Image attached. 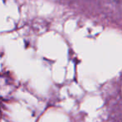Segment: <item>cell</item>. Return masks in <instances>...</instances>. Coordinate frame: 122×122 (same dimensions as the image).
<instances>
[{
  "mask_svg": "<svg viewBox=\"0 0 122 122\" xmlns=\"http://www.w3.org/2000/svg\"><path fill=\"white\" fill-rule=\"evenodd\" d=\"M112 1H115V2H120V1H121V0H112Z\"/></svg>",
  "mask_w": 122,
  "mask_h": 122,
  "instance_id": "obj_1",
  "label": "cell"
}]
</instances>
